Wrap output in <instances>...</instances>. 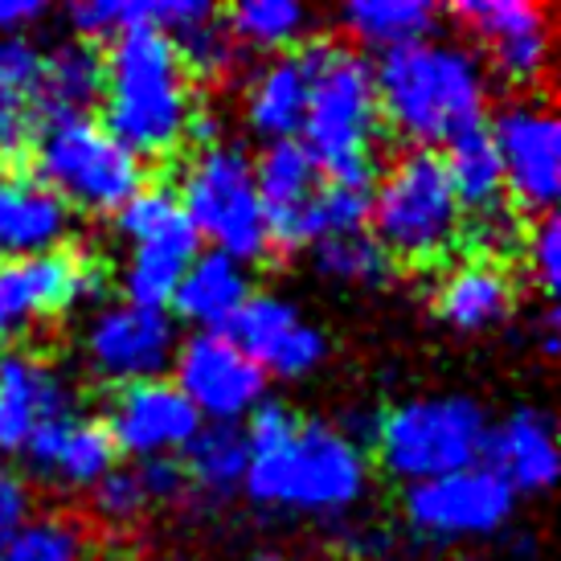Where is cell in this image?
I'll use <instances>...</instances> for the list:
<instances>
[{
	"mask_svg": "<svg viewBox=\"0 0 561 561\" xmlns=\"http://www.w3.org/2000/svg\"><path fill=\"white\" fill-rule=\"evenodd\" d=\"M247 480L254 508L316 520L353 513L369 492V455L341 426L299 419L287 402L266 398L247 419Z\"/></svg>",
	"mask_w": 561,
	"mask_h": 561,
	"instance_id": "6da1fadb",
	"label": "cell"
},
{
	"mask_svg": "<svg viewBox=\"0 0 561 561\" xmlns=\"http://www.w3.org/2000/svg\"><path fill=\"white\" fill-rule=\"evenodd\" d=\"M374 87L381 124L431 152L435 144H451L463 131L483 127L492 79L471 46L431 37L381 54V62L374 66Z\"/></svg>",
	"mask_w": 561,
	"mask_h": 561,
	"instance_id": "7a4b0ae2",
	"label": "cell"
},
{
	"mask_svg": "<svg viewBox=\"0 0 561 561\" xmlns=\"http://www.w3.org/2000/svg\"><path fill=\"white\" fill-rule=\"evenodd\" d=\"M103 131L140 160H169L185 144L193 119V87L176 46L160 30H127L111 37L103 58Z\"/></svg>",
	"mask_w": 561,
	"mask_h": 561,
	"instance_id": "3957f363",
	"label": "cell"
},
{
	"mask_svg": "<svg viewBox=\"0 0 561 561\" xmlns=\"http://www.w3.org/2000/svg\"><path fill=\"white\" fill-rule=\"evenodd\" d=\"M299 62L308 70V115L299 144L332 185L374 188L381 144L374 62L328 37H316L299 49Z\"/></svg>",
	"mask_w": 561,
	"mask_h": 561,
	"instance_id": "277c9868",
	"label": "cell"
},
{
	"mask_svg": "<svg viewBox=\"0 0 561 561\" xmlns=\"http://www.w3.org/2000/svg\"><path fill=\"white\" fill-rule=\"evenodd\" d=\"M488 435L492 419L471 393H426L377 419L374 447L386 476L414 488L483 463Z\"/></svg>",
	"mask_w": 561,
	"mask_h": 561,
	"instance_id": "5b68a950",
	"label": "cell"
},
{
	"mask_svg": "<svg viewBox=\"0 0 561 561\" xmlns=\"http://www.w3.org/2000/svg\"><path fill=\"white\" fill-rule=\"evenodd\" d=\"M369 221L374 238L393 263H438L463 230V214L447 185L443 157L410 148L405 157L393 160L374 185Z\"/></svg>",
	"mask_w": 561,
	"mask_h": 561,
	"instance_id": "8992f818",
	"label": "cell"
},
{
	"mask_svg": "<svg viewBox=\"0 0 561 561\" xmlns=\"http://www.w3.org/2000/svg\"><path fill=\"white\" fill-rule=\"evenodd\" d=\"M172 193L197 238L214 242L218 254L242 266L263 263L271 254V234H266L263 205L254 193L247 148L214 144V148L193 152L181 169V185Z\"/></svg>",
	"mask_w": 561,
	"mask_h": 561,
	"instance_id": "52a82bcc",
	"label": "cell"
},
{
	"mask_svg": "<svg viewBox=\"0 0 561 561\" xmlns=\"http://www.w3.org/2000/svg\"><path fill=\"white\" fill-rule=\"evenodd\" d=\"M37 181L54 188L70 209L119 214L144 188V164L111 140L91 115L46 119L33 140Z\"/></svg>",
	"mask_w": 561,
	"mask_h": 561,
	"instance_id": "ba28073f",
	"label": "cell"
},
{
	"mask_svg": "<svg viewBox=\"0 0 561 561\" xmlns=\"http://www.w3.org/2000/svg\"><path fill=\"white\" fill-rule=\"evenodd\" d=\"M115 230L127 247V263L119 271L124 299L136 308L169 312L188 263L202 254V238L181 214L176 193L164 185H144L131 202L115 214Z\"/></svg>",
	"mask_w": 561,
	"mask_h": 561,
	"instance_id": "9c48e42d",
	"label": "cell"
},
{
	"mask_svg": "<svg viewBox=\"0 0 561 561\" xmlns=\"http://www.w3.org/2000/svg\"><path fill=\"white\" fill-rule=\"evenodd\" d=\"M516 492L488 463L405 488V525L426 541H488L516 516Z\"/></svg>",
	"mask_w": 561,
	"mask_h": 561,
	"instance_id": "30bf717a",
	"label": "cell"
},
{
	"mask_svg": "<svg viewBox=\"0 0 561 561\" xmlns=\"http://www.w3.org/2000/svg\"><path fill=\"white\" fill-rule=\"evenodd\" d=\"M451 21L463 25L488 79L496 75L516 91L541 87L549 75L553 30L549 9L537 0H459L451 4Z\"/></svg>",
	"mask_w": 561,
	"mask_h": 561,
	"instance_id": "8fae6325",
	"label": "cell"
},
{
	"mask_svg": "<svg viewBox=\"0 0 561 561\" xmlns=\"http://www.w3.org/2000/svg\"><path fill=\"white\" fill-rule=\"evenodd\" d=\"M492 148L516 209L546 218L561 193V124L546 99H513L492 115Z\"/></svg>",
	"mask_w": 561,
	"mask_h": 561,
	"instance_id": "7c38bea8",
	"label": "cell"
},
{
	"mask_svg": "<svg viewBox=\"0 0 561 561\" xmlns=\"http://www.w3.org/2000/svg\"><path fill=\"white\" fill-rule=\"evenodd\" d=\"M176 324L169 312L136 308V304H103L82 332V353L99 381L115 390L164 381L169 365L176 360Z\"/></svg>",
	"mask_w": 561,
	"mask_h": 561,
	"instance_id": "4fadbf2b",
	"label": "cell"
},
{
	"mask_svg": "<svg viewBox=\"0 0 561 561\" xmlns=\"http://www.w3.org/2000/svg\"><path fill=\"white\" fill-rule=\"evenodd\" d=\"M172 369V386L209 426H238L266 402V374L226 332H193Z\"/></svg>",
	"mask_w": 561,
	"mask_h": 561,
	"instance_id": "5bb4252c",
	"label": "cell"
},
{
	"mask_svg": "<svg viewBox=\"0 0 561 561\" xmlns=\"http://www.w3.org/2000/svg\"><path fill=\"white\" fill-rule=\"evenodd\" d=\"M107 275L99 271V263L70 250L0 263V341L58 320L87 299H99Z\"/></svg>",
	"mask_w": 561,
	"mask_h": 561,
	"instance_id": "9a60e30c",
	"label": "cell"
},
{
	"mask_svg": "<svg viewBox=\"0 0 561 561\" xmlns=\"http://www.w3.org/2000/svg\"><path fill=\"white\" fill-rule=\"evenodd\" d=\"M226 336L247 353L266 377H283V381H299V377L316 374L328 357L324 332L299 312L296 304L271 291H254L247 308L234 316V324L226 328Z\"/></svg>",
	"mask_w": 561,
	"mask_h": 561,
	"instance_id": "2e32d148",
	"label": "cell"
},
{
	"mask_svg": "<svg viewBox=\"0 0 561 561\" xmlns=\"http://www.w3.org/2000/svg\"><path fill=\"white\" fill-rule=\"evenodd\" d=\"M103 426L115 451L131 455L136 463H148V459H172L176 451H185L188 438L202 431V419L172 381H144L111 398Z\"/></svg>",
	"mask_w": 561,
	"mask_h": 561,
	"instance_id": "e0dca14e",
	"label": "cell"
},
{
	"mask_svg": "<svg viewBox=\"0 0 561 561\" xmlns=\"http://www.w3.org/2000/svg\"><path fill=\"white\" fill-rule=\"evenodd\" d=\"M79 414L75 381L37 353L0 357V455H21L42 426Z\"/></svg>",
	"mask_w": 561,
	"mask_h": 561,
	"instance_id": "ac0fdd59",
	"label": "cell"
},
{
	"mask_svg": "<svg viewBox=\"0 0 561 561\" xmlns=\"http://www.w3.org/2000/svg\"><path fill=\"white\" fill-rule=\"evenodd\" d=\"M254 193L263 205L271 250H304L308 247V214L324 176L299 140L263 144V152L250 160Z\"/></svg>",
	"mask_w": 561,
	"mask_h": 561,
	"instance_id": "d6986e66",
	"label": "cell"
},
{
	"mask_svg": "<svg viewBox=\"0 0 561 561\" xmlns=\"http://www.w3.org/2000/svg\"><path fill=\"white\" fill-rule=\"evenodd\" d=\"M115 443H111L107 426L87 414H66V419L42 426L37 435L25 443V468L33 480L58 492H91L115 468Z\"/></svg>",
	"mask_w": 561,
	"mask_h": 561,
	"instance_id": "ffe728a7",
	"label": "cell"
},
{
	"mask_svg": "<svg viewBox=\"0 0 561 561\" xmlns=\"http://www.w3.org/2000/svg\"><path fill=\"white\" fill-rule=\"evenodd\" d=\"M75 234V209L33 172L0 164V263L62 250Z\"/></svg>",
	"mask_w": 561,
	"mask_h": 561,
	"instance_id": "44dd1931",
	"label": "cell"
},
{
	"mask_svg": "<svg viewBox=\"0 0 561 561\" xmlns=\"http://www.w3.org/2000/svg\"><path fill=\"white\" fill-rule=\"evenodd\" d=\"M483 459L516 496H546L558 483L561 468L553 414L537 410V405H516L513 414H504L492 426Z\"/></svg>",
	"mask_w": 561,
	"mask_h": 561,
	"instance_id": "7402d4cb",
	"label": "cell"
},
{
	"mask_svg": "<svg viewBox=\"0 0 561 561\" xmlns=\"http://www.w3.org/2000/svg\"><path fill=\"white\" fill-rule=\"evenodd\" d=\"M513 279L508 271L492 259H468L447 271V279L438 283V320L459 332V336H480L500 328L513 316Z\"/></svg>",
	"mask_w": 561,
	"mask_h": 561,
	"instance_id": "603a6c76",
	"label": "cell"
},
{
	"mask_svg": "<svg viewBox=\"0 0 561 561\" xmlns=\"http://www.w3.org/2000/svg\"><path fill=\"white\" fill-rule=\"evenodd\" d=\"M250 296H254V287H250L247 266L218 250H205L188 263L185 279L172 296V308L197 332H226L234 324V316L247 308Z\"/></svg>",
	"mask_w": 561,
	"mask_h": 561,
	"instance_id": "cb8c5ba5",
	"label": "cell"
},
{
	"mask_svg": "<svg viewBox=\"0 0 561 561\" xmlns=\"http://www.w3.org/2000/svg\"><path fill=\"white\" fill-rule=\"evenodd\" d=\"M247 127L263 144L299 140L304 115H308V70L299 54H283L266 62L247 87Z\"/></svg>",
	"mask_w": 561,
	"mask_h": 561,
	"instance_id": "d4e9b609",
	"label": "cell"
},
{
	"mask_svg": "<svg viewBox=\"0 0 561 561\" xmlns=\"http://www.w3.org/2000/svg\"><path fill=\"white\" fill-rule=\"evenodd\" d=\"M336 25L353 46L393 54L438 37L443 13L426 0H353L336 13Z\"/></svg>",
	"mask_w": 561,
	"mask_h": 561,
	"instance_id": "484cf974",
	"label": "cell"
},
{
	"mask_svg": "<svg viewBox=\"0 0 561 561\" xmlns=\"http://www.w3.org/2000/svg\"><path fill=\"white\" fill-rule=\"evenodd\" d=\"M214 13V4L205 0H82L70 4V30L79 33V42H99V37H119L127 30H160L176 33Z\"/></svg>",
	"mask_w": 561,
	"mask_h": 561,
	"instance_id": "4316f807",
	"label": "cell"
},
{
	"mask_svg": "<svg viewBox=\"0 0 561 561\" xmlns=\"http://www.w3.org/2000/svg\"><path fill=\"white\" fill-rule=\"evenodd\" d=\"M103 54L91 42H58L46 49V70H42V124L58 115H87L103 99Z\"/></svg>",
	"mask_w": 561,
	"mask_h": 561,
	"instance_id": "83f0119b",
	"label": "cell"
},
{
	"mask_svg": "<svg viewBox=\"0 0 561 561\" xmlns=\"http://www.w3.org/2000/svg\"><path fill=\"white\" fill-rule=\"evenodd\" d=\"M247 459L250 455L242 426H209V422H202V431L188 438L181 471H185L188 492H197L209 504H221L234 492H242Z\"/></svg>",
	"mask_w": 561,
	"mask_h": 561,
	"instance_id": "f1b7e54d",
	"label": "cell"
},
{
	"mask_svg": "<svg viewBox=\"0 0 561 561\" xmlns=\"http://www.w3.org/2000/svg\"><path fill=\"white\" fill-rule=\"evenodd\" d=\"M443 169H447V185H451V193H455L459 214L480 218L488 209H500V205H504V169H500V157H496V148H492L488 127L463 131L459 140L447 144Z\"/></svg>",
	"mask_w": 561,
	"mask_h": 561,
	"instance_id": "f546056e",
	"label": "cell"
},
{
	"mask_svg": "<svg viewBox=\"0 0 561 561\" xmlns=\"http://www.w3.org/2000/svg\"><path fill=\"white\" fill-rule=\"evenodd\" d=\"M226 33L238 49L279 54L287 46H299L312 30V13L296 0H242L221 16Z\"/></svg>",
	"mask_w": 561,
	"mask_h": 561,
	"instance_id": "4dcf8cb0",
	"label": "cell"
},
{
	"mask_svg": "<svg viewBox=\"0 0 561 561\" xmlns=\"http://www.w3.org/2000/svg\"><path fill=\"white\" fill-rule=\"evenodd\" d=\"M0 561H87V529L70 516H30L0 541Z\"/></svg>",
	"mask_w": 561,
	"mask_h": 561,
	"instance_id": "1f68e13d",
	"label": "cell"
},
{
	"mask_svg": "<svg viewBox=\"0 0 561 561\" xmlns=\"http://www.w3.org/2000/svg\"><path fill=\"white\" fill-rule=\"evenodd\" d=\"M316 266L328 279L353 283V287H381L393 275V259L381 250L374 234H341L316 242Z\"/></svg>",
	"mask_w": 561,
	"mask_h": 561,
	"instance_id": "d6a6232c",
	"label": "cell"
},
{
	"mask_svg": "<svg viewBox=\"0 0 561 561\" xmlns=\"http://www.w3.org/2000/svg\"><path fill=\"white\" fill-rule=\"evenodd\" d=\"M172 46H176V58L185 66V75H197V79H221L230 75L242 49L234 46V37L226 33L218 9L205 13L202 21H193L185 30L172 33Z\"/></svg>",
	"mask_w": 561,
	"mask_h": 561,
	"instance_id": "836d02e7",
	"label": "cell"
},
{
	"mask_svg": "<svg viewBox=\"0 0 561 561\" xmlns=\"http://www.w3.org/2000/svg\"><path fill=\"white\" fill-rule=\"evenodd\" d=\"M369 197H374V188L324 181L312 202V214H308V247L341 234H360L369 221Z\"/></svg>",
	"mask_w": 561,
	"mask_h": 561,
	"instance_id": "e575fe53",
	"label": "cell"
},
{
	"mask_svg": "<svg viewBox=\"0 0 561 561\" xmlns=\"http://www.w3.org/2000/svg\"><path fill=\"white\" fill-rule=\"evenodd\" d=\"M87 496H91L94 520L115 525V529H127V525H136V520H144V516L152 513V504H148V496H144V483H140V476H136V468H111Z\"/></svg>",
	"mask_w": 561,
	"mask_h": 561,
	"instance_id": "d590c367",
	"label": "cell"
},
{
	"mask_svg": "<svg viewBox=\"0 0 561 561\" xmlns=\"http://www.w3.org/2000/svg\"><path fill=\"white\" fill-rule=\"evenodd\" d=\"M525 259H529V275L537 283V291L553 304L561 283V226L553 214L537 218V226L525 234Z\"/></svg>",
	"mask_w": 561,
	"mask_h": 561,
	"instance_id": "8d00e7d4",
	"label": "cell"
},
{
	"mask_svg": "<svg viewBox=\"0 0 561 561\" xmlns=\"http://www.w3.org/2000/svg\"><path fill=\"white\" fill-rule=\"evenodd\" d=\"M136 476H140L144 496H148L152 508H169V504H181L188 496L181 459H148V463H136Z\"/></svg>",
	"mask_w": 561,
	"mask_h": 561,
	"instance_id": "74e56055",
	"label": "cell"
},
{
	"mask_svg": "<svg viewBox=\"0 0 561 561\" xmlns=\"http://www.w3.org/2000/svg\"><path fill=\"white\" fill-rule=\"evenodd\" d=\"M33 516V492L4 459H0V541L13 537L25 520Z\"/></svg>",
	"mask_w": 561,
	"mask_h": 561,
	"instance_id": "f35d334b",
	"label": "cell"
},
{
	"mask_svg": "<svg viewBox=\"0 0 561 561\" xmlns=\"http://www.w3.org/2000/svg\"><path fill=\"white\" fill-rule=\"evenodd\" d=\"M49 9L42 0H0V37H21L30 33Z\"/></svg>",
	"mask_w": 561,
	"mask_h": 561,
	"instance_id": "ab89813d",
	"label": "cell"
},
{
	"mask_svg": "<svg viewBox=\"0 0 561 561\" xmlns=\"http://www.w3.org/2000/svg\"><path fill=\"white\" fill-rule=\"evenodd\" d=\"M537 344H541L546 357H558L561 353V320L553 304H549L546 312H541V320H537Z\"/></svg>",
	"mask_w": 561,
	"mask_h": 561,
	"instance_id": "60d3db41",
	"label": "cell"
},
{
	"mask_svg": "<svg viewBox=\"0 0 561 561\" xmlns=\"http://www.w3.org/2000/svg\"><path fill=\"white\" fill-rule=\"evenodd\" d=\"M250 561H299V558H291V553H279V549H266V553H254Z\"/></svg>",
	"mask_w": 561,
	"mask_h": 561,
	"instance_id": "b9f144b4",
	"label": "cell"
},
{
	"mask_svg": "<svg viewBox=\"0 0 561 561\" xmlns=\"http://www.w3.org/2000/svg\"><path fill=\"white\" fill-rule=\"evenodd\" d=\"M103 561H140V558H131V553H111V558H103Z\"/></svg>",
	"mask_w": 561,
	"mask_h": 561,
	"instance_id": "7bdbcfd3",
	"label": "cell"
},
{
	"mask_svg": "<svg viewBox=\"0 0 561 561\" xmlns=\"http://www.w3.org/2000/svg\"><path fill=\"white\" fill-rule=\"evenodd\" d=\"M181 561H188V558H181Z\"/></svg>",
	"mask_w": 561,
	"mask_h": 561,
	"instance_id": "ee69618b",
	"label": "cell"
}]
</instances>
